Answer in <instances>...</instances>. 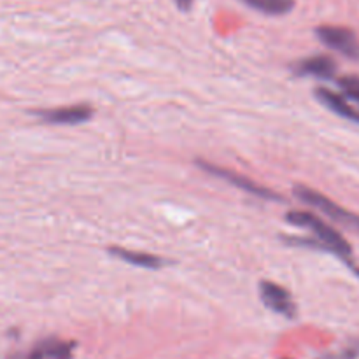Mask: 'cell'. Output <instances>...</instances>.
<instances>
[{
  "instance_id": "8",
  "label": "cell",
  "mask_w": 359,
  "mask_h": 359,
  "mask_svg": "<svg viewBox=\"0 0 359 359\" xmlns=\"http://www.w3.org/2000/svg\"><path fill=\"white\" fill-rule=\"evenodd\" d=\"M293 70L298 76H312L319 79H332L337 72V62L328 55H316L294 63Z\"/></svg>"
},
{
  "instance_id": "9",
  "label": "cell",
  "mask_w": 359,
  "mask_h": 359,
  "mask_svg": "<svg viewBox=\"0 0 359 359\" xmlns=\"http://www.w3.org/2000/svg\"><path fill=\"white\" fill-rule=\"evenodd\" d=\"M109 255L121 259V262L130 263V265L133 266H140V269L158 270L161 269V266H165L163 258H160V256L156 255H149V252L144 251H132V249L125 248H109Z\"/></svg>"
},
{
  "instance_id": "10",
  "label": "cell",
  "mask_w": 359,
  "mask_h": 359,
  "mask_svg": "<svg viewBox=\"0 0 359 359\" xmlns=\"http://www.w3.org/2000/svg\"><path fill=\"white\" fill-rule=\"evenodd\" d=\"M316 97H318L319 102H323L326 107L332 109L335 114L342 116V118L346 119H351V121L359 125V111L347 102L346 97H342V95L335 93V91L332 90H326V88H318V90H316Z\"/></svg>"
},
{
  "instance_id": "11",
  "label": "cell",
  "mask_w": 359,
  "mask_h": 359,
  "mask_svg": "<svg viewBox=\"0 0 359 359\" xmlns=\"http://www.w3.org/2000/svg\"><path fill=\"white\" fill-rule=\"evenodd\" d=\"M242 2L270 16H283L294 7V0H242Z\"/></svg>"
},
{
  "instance_id": "3",
  "label": "cell",
  "mask_w": 359,
  "mask_h": 359,
  "mask_svg": "<svg viewBox=\"0 0 359 359\" xmlns=\"http://www.w3.org/2000/svg\"><path fill=\"white\" fill-rule=\"evenodd\" d=\"M196 165H198V168H202L203 172H207V174L214 175V177L223 179V181H226L228 184L235 186V188L242 189V191L249 193V195L258 196V198H263V200H273V202H279V200H283V196L277 195L276 191H272V189L258 184V182L252 181V179L245 177V175L237 174V172L228 170V168L219 167V165H214V163H209V161H202V160L196 161Z\"/></svg>"
},
{
  "instance_id": "6",
  "label": "cell",
  "mask_w": 359,
  "mask_h": 359,
  "mask_svg": "<svg viewBox=\"0 0 359 359\" xmlns=\"http://www.w3.org/2000/svg\"><path fill=\"white\" fill-rule=\"evenodd\" d=\"M76 344L60 339H46L25 353H16L9 359H72Z\"/></svg>"
},
{
  "instance_id": "15",
  "label": "cell",
  "mask_w": 359,
  "mask_h": 359,
  "mask_svg": "<svg viewBox=\"0 0 359 359\" xmlns=\"http://www.w3.org/2000/svg\"><path fill=\"white\" fill-rule=\"evenodd\" d=\"M354 272H356V276L359 277V269H354Z\"/></svg>"
},
{
  "instance_id": "4",
  "label": "cell",
  "mask_w": 359,
  "mask_h": 359,
  "mask_svg": "<svg viewBox=\"0 0 359 359\" xmlns=\"http://www.w3.org/2000/svg\"><path fill=\"white\" fill-rule=\"evenodd\" d=\"M316 35L325 46L333 51L347 56L351 60H359V39L351 28L335 27V25H323L316 28Z\"/></svg>"
},
{
  "instance_id": "12",
  "label": "cell",
  "mask_w": 359,
  "mask_h": 359,
  "mask_svg": "<svg viewBox=\"0 0 359 359\" xmlns=\"http://www.w3.org/2000/svg\"><path fill=\"white\" fill-rule=\"evenodd\" d=\"M340 90L346 97L359 104V76H344L339 79Z\"/></svg>"
},
{
  "instance_id": "14",
  "label": "cell",
  "mask_w": 359,
  "mask_h": 359,
  "mask_svg": "<svg viewBox=\"0 0 359 359\" xmlns=\"http://www.w3.org/2000/svg\"><path fill=\"white\" fill-rule=\"evenodd\" d=\"M175 4H177L179 9L189 11V9H191V6H193V0H175Z\"/></svg>"
},
{
  "instance_id": "2",
  "label": "cell",
  "mask_w": 359,
  "mask_h": 359,
  "mask_svg": "<svg viewBox=\"0 0 359 359\" xmlns=\"http://www.w3.org/2000/svg\"><path fill=\"white\" fill-rule=\"evenodd\" d=\"M293 195L297 196L300 202H304L305 205L314 207L316 210H319L321 214H325V216L330 217L333 223L340 224V226L347 228V230L359 233V216L358 214L344 209L342 205H339V203H335L333 200H330L328 196L323 195V193L316 191V189L309 188V186L297 184L293 188Z\"/></svg>"
},
{
  "instance_id": "5",
  "label": "cell",
  "mask_w": 359,
  "mask_h": 359,
  "mask_svg": "<svg viewBox=\"0 0 359 359\" xmlns=\"http://www.w3.org/2000/svg\"><path fill=\"white\" fill-rule=\"evenodd\" d=\"M259 298L269 307L270 311L284 316L287 319H293L297 316V305H294L291 293L286 287L272 283V280H262L259 283Z\"/></svg>"
},
{
  "instance_id": "1",
  "label": "cell",
  "mask_w": 359,
  "mask_h": 359,
  "mask_svg": "<svg viewBox=\"0 0 359 359\" xmlns=\"http://www.w3.org/2000/svg\"><path fill=\"white\" fill-rule=\"evenodd\" d=\"M286 219L290 221L291 224H297V226L307 228L314 237H307V238H298V237H291L290 244L294 245H305V248H314L319 249V251H328L333 252L339 258H347L351 256V248L349 242L339 233L333 226H330L328 223L319 219L316 214L309 212V210H291V212L286 214Z\"/></svg>"
},
{
  "instance_id": "7",
  "label": "cell",
  "mask_w": 359,
  "mask_h": 359,
  "mask_svg": "<svg viewBox=\"0 0 359 359\" xmlns=\"http://www.w3.org/2000/svg\"><path fill=\"white\" fill-rule=\"evenodd\" d=\"M93 107L79 104L69 105V107L42 109V111H35V116L44 123H51V125H79V123L93 118Z\"/></svg>"
},
{
  "instance_id": "13",
  "label": "cell",
  "mask_w": 359,
  "mask_h": 359,
  "mask_svg": "<svg viewBox=\"0 0 359 359\" xmlns=\"http://www.w3.org/2000/svg\"><path fill=\"white\" fill-rule=\"evenodd\" d=\"M359 358V342H353L351 346L344 347L340 353L330 354L325 359H356Z\"/></svg>"
}]
</instances>
